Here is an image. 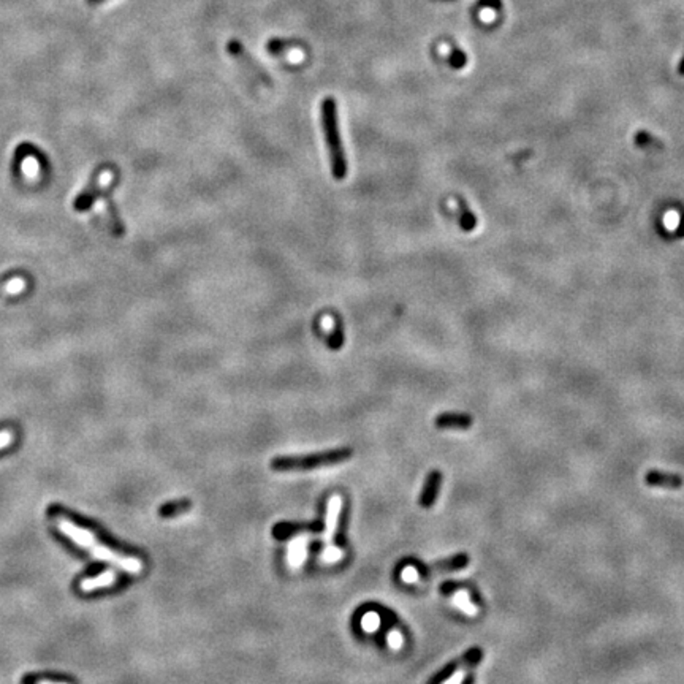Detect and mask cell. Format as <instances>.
I'll return each mask as SVG.
<instances>
[{"instance_id":"14","label":"cell","mask_w":684,"mask_h":684,"mask_svg":"<svg viewBox=\"0 0 684 684\" xmlns=\"http://www.w3.org/2000/svg\"><path fill=\"white\" fill-rule=\"evenodd\" d=\"M105 208H106V217H108V224H110V228L112 233H115V236H124L125 235V225L124 222L121 221V217H119V212L116 209V206H115V202H112V198L110 194H105Z\"/></svg>"},{"instance_id":"26","label":"cell","mask_w":684,"mask_h":684,"mask_svg":"<svg viewBox=\"0 0 684 684\" xmlns=\"http://www.w3.org/2000/svg\"><path fill=\"white\" fill-rule=\"evenodd\" d=\"M35 684H67V683H59V681H50V680H40Z\"/></svg>"},{"instance_id":"19","label":"cell","mask_w":684,"mask_h":684,"mask_svg":"<svg viewBox=\"0 0 684 684\" xmlns=\"http://www.w3.org/2000/svg\"><path fill=\"white\" fill-rule=\"evenodd\" d=\"M190 509V502L189 501H175V502H170V504H165V506H162L161 509V516H165V518H173V516H176V515H181L184 512H187V510Z\"/></svg>"},{"instance_id":"16","label":"cell","mask_w":684,"mask_h":684,"mask_svg":"<svg viewBox=\"0 0 684 684\" xmlns=\"http://www.w3.org/2000/svg\"><path fill=\"white\" fill-rule=\"evenodd\" d=\"M227 52L231 57H235L236 61H240L241 64H245L248 67L255 70V61H252V59L248 56V52H245L243 43L238 42V40H235V38L230 40V42L227 43Z\"/></svg>"},{"instance_id":"15","label":"cell","mask_w":684,"mask_h":684,"mask_svg":"<svg viewBox=\"0 0 684 684\" xmlns=\"http://www.w3.org/2000/svg\"><path fill=\"white\" fill-rule=\"evenodd\" d=\"M24 287H25V281L23 277H18V276L0 277V298L11 294H19Z\"/></svg>"},{"instance_id":"10","label":"cell","mask_w":684,"mask_h":684,"mask_svg":"<svg viewBox=\"0 0 684 684\" xmlns=\"http://www.w3.org/2000/svg\"><path fill=\"white\" fill-rule=\"evenodd\" d=\"M116 580H117V575L115 570H105V572L100 575L81 580V583H79V591H83V593H92V591L95 589L110 588L116 583Z\"/></svg>"},{"instance_id":"8","label":"cell","mask_w":684,"mask_h":684,"mask_svg":"<svg viewBox=\"0 0 684 684\" xmlns=\"http://www.w3.org/2000/svg\"><path fill=\"white\" fill-rule=\"evenodd\" d=\"M469 564V557L466 555H458V556H453V557H450V560H445V561H439V562H436L433 564V566H429L427 569H423V576H434V575H439V574H444V572H453V570H460V569H464Z\"/></svg>"},{"instance_id":"6","label":"cell","mask_w":684,"mask_h":684,"mask_svg":"<svg viewBox=\"0 0 684 684\" xmlns=\"http://www.w3.org/2000/svg\"><path fill=\"white\" fill-rule=\"evenodd\" d=\"M482 656H483L482 649H479V648L470 649L469 653H466V656L463 657L461 662L458 663L455 673L451 675L450 678L445 681L444 684H463L464 678H466L470 670H473L477 666V663L482 661Z\"/></svg>"},{"instance_id":"5","label":"cell","mask_w":684,"mask_h":684,"mask_svg":"<svg viewBox=\"0 0 684 684\" xmlns=\"http://www.w3.org/2000/svg\"><path fill=\"white\" fill-rule=\"evenodd\" d=\"M105 175L106 171L103 170L98 171L97 175L92 178V181L88 184V187H86L81 194L75 198V202H73V208H75V211L84 212L92 208V204L95 203L97 198L103 194L106 185H110L112 182L111 178L105 179Z\"/></svg>"},{"instance_id":"18","label":"cell","mask_w":684,"mask_h":684,"mask_svg":"<svg viewBox=\"0 0 684 684\" xmlns=\"http://www.w3.org/2000/svg\"><path fill=\"white\" fill-rule=\"evenodd\" d=\"M344 341H345V336H344V325L341 323L340 318H336V320H335V330H333V333H331V335L327 337V347H328V349H331V350H340V349H342Z\"/></svg>"},{"instance_id":"24","label":"cell","mask_w":684,"mask_h":684,"mask_svg":"<svg viewBox=\"0 0 684 684\" xmlns=\"http://www.w3.org/2000/svg\"><path fill=\"white\" fill-rule=\"evenodd\" d=\"M13 441H15V433L11 429L0 431V450L10 447Z\"/></svg>"},{"instance_id":"11","label":"cell","mask_w":684,"mask_h":684,"mask_svg":"<svg viewBox=\"0 0 684 684\" xmlns=\"http://www.w3.org/2000/svg\"><path fill=\"white\" fill-rule=\"evenodd\" d=\"M441 482H442V475H441V473H437V470H433V473L428 475L427 482H424V485H423L422 496H420V506L422 507L428 509V507L433 506L434 501H436L437 491H439V487H441Z\"/></svg>"},{"instance_id":"3","label":"cell","mask_w":684,"mask_h":684,"mask_svg":"<svg viewBox=\"0 0 684 684\" xmlns=\"http://www.w3.org/2000/svg\"><path fill=\"white\" fill-rule=\"evenodd\" d=\"M349 458H352L350 448H336L306 456H276L271 461V468L274 470H281V473H287V470H309L314 468L330 466V464L347 461Z\"/></svg>"},{"instance_id":"7","label":"cell","mask_w":684,"mask_h":684,"mask_svg":"<svg viewBox=\"0 0 684 684\" xmlns=\"http://www.w3.org/2000/svg\"><path fill=\"white\" fill-rule=\"evenodd\" d=\"M309 535L300 534L289 543L287 548V562L291 569H300L306 562L308 556Z\"/></svg>"},{"instance_id":"1","label":"cell","mask_w":684,"mask_h":684,"mask_svg":"<svg viewBox=\"0 0 684 684\" xmlns=\"http://www.w3.org/2000/svg\"><path fill=\"white\" fill-rule=\"evenodd\" d=\"M56 526L65 537H69V539L73 543H76L78 547H81L83 550L89 551L92 556L97 557V560L110 562V564H112V566L119 567L127 574L137 575L143 570V562L139 561L138 557L117 553V551L105 547L103 543H100L95 539V535L92 534L89 529H84L81 526H78V524L70 521L69 518L59 516L56 520Z\"/></svg>"},{"instance_id":"21","label":"cell","mask_w":684,"mask_h":684,"mask_svg":"<svg viewBox=\"0 0 684 684\" xmlns=\"http://www.w3.org/2000/svg\"><path fill=\"white\" fill-rule=\"evenodd\" d=\"M378 627H381V616H378L376 612H368V613L363 615L361 629L364 630V632L373 634V632H376Z\"/></svg>"},{"instance_id":"4","label":"cell","mask_w":684,"mask_h":684,"mask_svg":"<svg viewBox=\"0 0 684 684\" xmlns=\"http://www.w3.org/2000/svg\"><path fill=\"white\" fill-rule=\"evenodd\" d=\"M344 499L340 494L331 496L327 502V514H325V528L322 533L323 539V550L320 553V560L323 564H336L344 557V550L337 548L335 545V534L340 523V516L342 512Z\"/></svg>"},{"instance_id":"22","label":"cell","mask_w":684,"mask_h":684,"mask_svg":"<svg viewBox=\"0 0 684 684\" xmlns=\"http://www.w3.org/2000/svg\"><path fill=\"white\" fill-rule=\"evenodd\" d=\"M387 643H388V647L393 649V651H400L404 645V639H402V635L400 630H396V629H391L388 630V634H387Z\"/></svg>"},{"instance_id":"20","label":"cell","mask_w":684,"mask_h":684,"mask_svg":"<svg viewBox=\"0 0 684 684\" xmlns=\"http://www.w3.org/2000/svg\"><path fill=\"white\" fill-rule=\"evenodd\" d=\"M291 48V42H289V40H284V38H269L268 40V43H267V51L269 52L271 56H281V54H285Z\"/></svg>"},{"instance_id":"12","label":"cell","mask_w":684,"mask_h":684,"mask_svg":"<svg viewBox=\"0 0 684 684\" xmlns=\"http://www.w3.org/2000/svg\"><path fill=\"white\" fill-rule=\"evenodd\" d=\"M645 483L649 487H661V488H672L678 489L683 487V479L675 474H663L657 470H649L645 475Z\"/></svg>"},{"instance_id":"25","label":"cell","mask_w":684,"mask_h":684,"mask_svg":"<svg viewBox=\"0 0 684 684\" xmlns=\"http://www.w3.org/2000/svg\"><path fill=\"white\" fill-rule=\"evenodd\" d=\"M103 2H106V0H86V4H88V5H91V6H95V5H100V4H103Z\"/></svg>"},{"instance_id":"2","label":"cell","mask_w":684,"mask_h":684,"mask_svg":"<svg viewBox=\"0 0 684 684\" xmlns=\"http://www.w3.org/2000/svg\"><path fill=\"white\" fill-rule=\"evenodd\" d=\"M320 122L325 137V144H327L330 165H331V175L336 181H344L347 176V157H345L340 122H337V106L333 97H325L320 106Z\"/></svg>"},{"instance_id":"9","label":"cell","mask_w":684,"mask_h":684,"mask_svg":"<svg viewBox=\"0 0 684 684\" xmlns=\"http://www.w3.org/2000/svg\"><path fill=\"white\" fill-rule=\"evenodd\" d=\"M436 427L441 429H468L473 427V417L456 412H445L436 417Z\"/></svg>"},{"instance_id":"23","label":"cell","mask_w":684,"mask_h":684,"mask_svg":"<svg viewBox=\"0 0 684 684\" xmlns=\"http://www.w3.org/2000/svg\"><path fill=\"white\" fill-rule=\"evenodd\" d=\"M401 579L402 581H406V583H417L418 580L422 579V574L418 572V569L414 567V566H407V567H404L402 569V572H401Z\"/></svg>"},{"instance_id":"17","label":"cell","mask_w":684,"mask_h":684,"mask_svg":"<svg viewBox=\"0 0 684 684\" xmlns=\"http://www.w3.org/2000/svg\"><path fill=\"white\" fill-rule=\"evenodd\" d=\"M451 601H453L455 605L458 608H460L461 612H464V613L469 615V616H477V613H479V608H477L474 605V603L470 602L468 591H464V589L456 591V593L453 594V597H451Z\"/></svg>"},{"instance_id":"13","label":"cell","mask_w":684,"mask_h":684,"mask_svg":"<svg viewBox=\"0 0 684 684\" xmlns=\"http://www.w3.org/2000/svg\"><path fill=\"white\" fill-rule=\"evenodd\" d=\"M456 204H458V222H460V227L463 231H474L477 227V217L473 212V209L469 208L468 202L464 200L463 197H456Z\"/></svg>"}]
</instances>
